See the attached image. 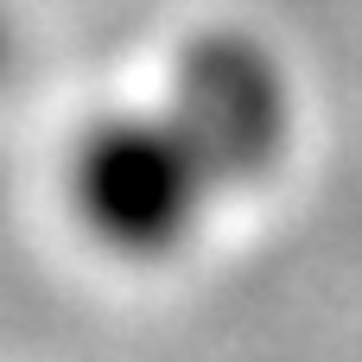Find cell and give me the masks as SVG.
I'll list each match as a JSON object with an SVG mask.
<instances>
[{"label":"cell","mask_w":362,"mask_h":362,"mask_svg":"<svg viewBox=\"0 0 362 362\" xmlns=\"http://www.w3.org/2000/svg\"><path fill=\"white\" fill-rule=\"evenodd\" d=\"M223 197L235 191L216 153L165 95L134 108H102L64 153V204L76 229L102 255L134 267L185 255Z\"/></svg>","instance_id":"1"},{"label":"cell","mask_w":362,"mask_h":362,"mask_svg":"<svg viewBox=\"0 0 362 362\" xmlns=\"http://www.w3.org/2000/svg\"><path fill=\"white\" fill-rule=\"evenodd\" d=\"M159 95L216 153L229 191H248V185L274 178L280 159L293 153V121H299L293 76L274 57V45L255 38V32H235V25L197 32L172 57V76H165Z\"/></svg>","instance_id":"2"},{"label":"cell","mask_w":362,"mask_h":362,"mask_svg":"<svg viewBox=\"0 0 362 362\" xmlns=\"http://www.w3.org/2000/svg\"><path fill=\"white\" fill-rule=\"evenodd\" d=\"M6 70H13V19L0 6V83H6Z\"/></svg>","instance_id":"3"}]
</instances>
